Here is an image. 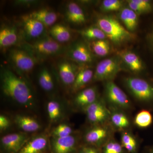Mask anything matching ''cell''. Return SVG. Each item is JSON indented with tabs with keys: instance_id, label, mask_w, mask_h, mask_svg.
Listing matches in <instances>:
<instances>
[{
	"instance_id": "obj_4",
	"label": "cell",
	"mask_w": 153,
	"mask_h": 153,
	"mask_svg": "<svg viewBox=\"0 0 153 153\" xmlns=\"http://www.w3.org/2000/svg\"><path fill=\"white\" fill-rule=\"evenodd\" d=\"M126 87L136 99L142 102H153V85L141 78L129 77L124 80Z\"/></svg>"
},
{
	"instance_id": "obj_2",
	"label": "cell",
	"mask_w": 153,
	"mask_h": 153,
	"mask_svg": "<svg viewBox=\"0 0 153 153\" xmlns=\"http://www.w3.org/2000/svg\"><path fill=\"white\" fill-rule=\"evenodd\" d=\"M97 26L101 29L111 42L116 45H121L134 40L136 36L126 29L118 20L110 16L98 18Z\"/></svg>"
},
{
	"instance_id": "obj_10",
	"label": "cell",
	"mask_w": 153,
	"mask_h": 153,
	"mask_svg": "<svg viewBox=\"0 0 153 153\" xmlns=\"http://www.w3.org/2000/svg\"><path fill=\"white\" fill-rule=\"evenodd\" d=\"M67 56L73 61L82 64L91 63L93 54L89 46L82 42H76L68 49Z\"/></svg>"
},
{
	"instance_id": "obj_1",
	"label": "cell",
	"mask_w": 153,
	"mask_h": 153,
	"mask_svg": "<svg viewBox=\"0 0 153 153\" xmlns=\"http://www.w3.org/2000/svg\"><path fill=\"white\" fill-rule=\"evenodd\" d=\"M1 84L4 93L18 104L26 108H32L35 100L27 83L13 72L2 67L1 70Z\"/></svg>"
},
{
	"instance_id": "obj_37",
	"label": "cell",
	"mask_w": 153,
	"mask_h": 153,
	"mask_svg": "<svg viewBox=\"0 0 153 153\" xmlns=\"http://www.w3.org/2000/svg\"><path fill=\"white\" fill-rule=\"evenodd\" d=\"M38 1H32V0H26V1H23V0H19V1H16L14 2V4L16 6H22V7H30V6H33L34 5L36 4L38 2Z\"/></svg>"
},
{
	"instance_id": "obj_20",
	"label": "cell",
	"mask_w": 153,
	"mask_h": 153,
	"mask_svg": "<svg viewBox=\"0 0 153 153\" xmlns=\"http://www.w3.org/2000/svg\"><path fill=\"white\" fill-rule=\"evenodd\" d=\"M29 15L30 17L41 22L47 27H52L55 25L58 19V16L55 12L46 9L33 11Z\"/></svg>"
},
{
	"instance_id": "obj_7",
	"label": "cell",
	"mask_w": 153,
	"mask_h": 153,
	"mask_svg": "<svg viewBox=\"0 0 153 153\" xmlns=\"http://www.w3.org/2000/svg\"><path fill=\"white\" fill-rule=\"evenodd\" d=\"M10 61L19 71L29 73L36 66V57L29 52L23 49H12L9 53Z\"/></svg>"
},
{
	"instance_id": "obj_36",
	"label": "cell",
	"mask_w": 153,
	"mask_h": 153,
	"mask_svg": "<svg viewBox=\"0 0 153 153\" xmlns=\"http://www.w3.org/2000/svg\"><path fill=\"white\" fill-rule=\"evenodd\" d=\"M10 121L9 119L4 115L0 116V129L1 131L6 130L10 126Z\"/></svg>"
},
{
	"instance_id": "obj_28",
	"label": "cell",
	"mask_w": 153,
	"mask_h": 153,
	"mask_svg": "<svg viewBox=\"0 0 153 153\" xmlns=\"http://www.w3.org/2000/svg\"><path fill=\"white\" fill-rule=\"evenodd\" d=\"M78 33L83 37L91 41L104 40L106 36L103 31L97 26L90 27L78 31Z\"/></svg>"
},
{
	"instance_id": "obj_5",
	"label": "cell",
	"mask_w": 153,
	"mask_h": 153,
	"mask_svg": "<svg viewBox=\"0 0 153 153\" xmlns=\"http://www.w3.org/2000/svg\"><path fill=\"white\" fill-rule=\"evenodd\" d=\"M28 47L36 55L42 57H49L60 55L64 51L62 44L53 39L51 36L41 37Z\"/></svg>"
},
{
	"instance_id": "obj_30",
	"label": "cell",
	"mask_w": 153,
	"mask_h": 153,
	"mask_svg": "<svg viewBox=\"0 0 153 153\" xmlns=\"http://www.w3.org/2000/svg\"><path fill=\"white\" fill-rule=\"evenodd\" d=\"M153 121L152 116L149 111L144 110L141 111L135 117L136 125L141 128H146L151 125Z\"/></svg>"
},
{
	"instance_id": "obj_15",
	"label": "cell",
	"mask_w": 153,
	"mask_h": 153,
	"mask_svg": "<svg viewBox=\"0 0 153 153\" xmlns=\"http://www.w3.org/2000/svg\"><path fill=\"white\" fill-rule=\"evenodd\" d=\"M49 148L48 137L41 134L28 140L18 153H46Z\"/></svg>"
},
{
	"instance_id": "obj_12",
	"label": "cell",
	"mask_w": 153,
	"mask_h": 153,
	"mask_svg": "<svg viewBox=\"0 0 153 153\" xmlns=\"http://www.w3.org/2000/svg\"><path fill=\"white\" fill-rule=\"evenodd\" d=\"M77 139L74 136L63 138H52L50 143L52 153H75Z\"/></svg>"
},
{
	"instance_id": "obj_22",
	"label": "cell",
	"mask_w": 153,
	"mask_h": 153,
	"mask_svg": "<svg viewBox=\"0 0 153 153\" xmlns=\"http://www.w3.org/2000/svg\"><path fill=\"white\" fill-rule=\"evenodd\" d=\"M138 15L129 7L123 8L120 13V18L127 30L131 32L137 29L138 24Z\"/></svg>"
},
{
	"instance_id": "obj_18",
	"label": "cell",
	"mask_w": 153,
	"mask_h": 153,
	"mask_svg": "<svg viewBox=\"0 0 153 153\" xmlns=\"http://www.w3.org/2000/svg\"><path fill=\"white\" fill-rule=\"evenodd\" d=\"M66 16L68 22L74 25H82L86 22L85 14L82 9L74 2H70L66 5Z\"/></svg>"
},
{
	"instance_id": "obj_32",
	"label": "cell",
	"mask_w": 153,
	"mask_h": 153,
	"mask_svg": "<svg viewBox=\"0 0 153 153\" xmlns=\"http://www.w3.org/2000/svg\"><path fill=\"white\" fill-rule=\"evenodd\" d=\"M73 130L70 126L66 124H60L56 126L52 131L54 138L66 137L72 135Z\"/></svg>"
},
{
	"instance_id": "obj_34",
	"label": "cell",
	"mask_w": 153,
	"mask_h": 153,
	"mask_svg": "<svg viewBox=\"0 0 153 153\" xmlns=\"http://www.w3.org/2000/svg\"><path fill=\"white\" fill-rule=\"evenodd\" d=\"M123 147L120 144L114 140H111L105 146L102 153H123Z\"/></svg>"
},
{
	"instance_id": "obj_35",
	"label": "cell",
	"mask_w": 153,
	"mask_h": 153,
	"mask_svg": "<svg viewBox=\"0 0 153 153\" xmlns=\"http://www.w3.org/2000/svg\"><path fill=\"white\" fill-rule=\"evenodd\" d=\"M133 2L139 6L144 11L145 13H149L152 10L153 5L152 3L148 0H132Z\"/></svg>"
},
{
	"instance_id": "obj_25",
	"label": "cell",
	"mask_w": 153,
	"mask_h": 153,
	"mask_svg": "<svg viewBox=\"0 0 153 153\" xmlns=\"http://www.w3.org/2000/svg\"><path fill=\"white\" fill-rule=\"evenodd\" d=\"M88 46L92 53L99 57H105L110 52V46L106 39L91 41Z\"/></svg>"
},
{
	"instance_id": "obj_21",
	"label": "cell",
	"mask_w": 153,
	"mask_h": 153,
	"mask_svg": "<svg viewBox=\"0 0 153 153\" xmlns=\"http://www.w3.org/2000/svg\"><path fill=\"white\" fill-rule=\"evenodd\" d=\"M14 121L20 129L25 132H34L41 128V125L34 119L28 116L17 115Z\"/></svg>"
},
{
	"instance_id": "obj_29",
	"label": "cell",
	"mask_w": 153,
	"mask_h": 153,
	"mask_svg": "<svg viewBox=\"0 0 153 153\" xmlns=\"http://www.w3.org/2000/svg\"><path fill=\"white\" fill-rule=\"evenodd\" d=\"M47 111L49 119L53 122L58 120L62 115L61 105L56 100H51L48 102L47 104Z\"/></svg>"
},
{
	"instance_id": "obj_33",
	"label": "cell",
	"mask_w": 153,
	"mask_h": 153,
	"mask_svg": "<svg viewBox=\"0 0 153 153\" xmlns=\"http://www.w3.org/2000/svg\"><path fill=\"white\" fill-rule=\"evenodd\" d=\"M123 1L120 0H104L102 1L101 9L105 12L117 11L122 9Z\"/></svg>"
},
{
	"instance_id": "obj_14",
	"label": "cell",
	"mask_w": 153,
	"mask_h": 153,
	"mask_svg": "<svg viewBox=\"0 0 153 153\" xmlns=\"http://www.w3.org/2000/svg\"><path fill=\"white\" fill-rule=\"evenodd\" d=\"M58 74L64 85L72 86L79 69L76 64L68 60H63L57 65Z\"/></svg>"
},
{
	"instance_id": "obj_26",
	"label": "cell",
	"mask_w": 153,
	"mask_h": 153,
	"mask_svg": "<svg viewBox=\"0 0 153 153\" xmlns=\"http://www.w3.org/2000/svg\"><path fill=\"white\" fill-rule=\"evenodd\" d=\"M112 112H110L111 120L115 127L118 129L123 130L127 128L130 125L128 117L123 113L114 108Z\"/></svg>"
},
{
	"instance_id": "obj_11",
	"label": "cell",
	"mask_w": 153,
	"mask_h": 153,
	"mask_svg": "<svg viewBox=\"0 0 153 153\" xmlns=\"http://www.w3.org/2000/svg\"><path fill=\"white\" fill-rule=\"evenodd\" d=\"M110 132L108 126L103 124L95 125L85 133L84 140L87 144L91 146H99L106 141Z\"/></svg>"
},
{
	"instance_id": "obj_24",
	"label": "cell",
	"mask_w": 153,
	"mask_h": 153,
	"mask_svg": "<svg viewBox=\"0 0 153 153\" xmlns=\"http://www.w3.org/2000/svg\"><path fill=\"white\" fill-rule=\"evenodd\" d=\"M94 72L90 68H83L80 69L76 75L72 85L73 92H76L82 89L93 79Z\"/></svg>"
},
{
	"instance_id": "obj_39",
	"label": "cell",
	"mask_w": 153,
	"mask_h": 153,
	"mask_svg": "<svg viewBox=\"0 0 153 153\" xmlns=\"http://www.w3.org/2000/svg\"><path fill=\"white\" fill-rule=\"evenodd\" d=\"M148 39L149 40L150 46L151 48H152V49L153 51V30L149 34V36H148Z\"/></svg>"
},
{
	"instance_id": "obj_9",
	"label": "cell",
	"mask_w": 153,
	"mask_h": 153,
	"mask_svg": "<svg viewBox=\"0 0 153 153\" xmlns=\"http://www.w3.org/2000/svg\"><path fill=\"white\" fill-rule=\"evenodd\" d=\"M29 139L24 133L8 134L1 138V145L7 153H18Z\"/></svg>"
},
{
	"instance_id": "obj_17",
	"label": "cell",
	"mask_w": 153,
	"mask_h": 153,
	"mask_svg": "<svg viewBox=\"0 0 153 153\" xmlns=\"http://www.w3.org/2000/svg\"><path fill=\"white\" fill-rule=\"evenodd\" d=\"M98 94L95 87H89L79 91L74 99L75 105L82 109L98 100Z\"/></svg>"
},
{
	"instance_id": "obj_40",
	"label": "cell",
	"mask_w": 153,
	"mask_h": 153,
	"mask_svg": "<svg viewBox=\"0 0 153 153\" xmlns=\"http://www.w3.org/2000/svg\"><path fill=\"white\" fill-rule=\"evenodd\" d=\"M152 153H153V151H152Z\"/></svg>"
},
{
	"instance_id": "obj_6",
	"label": "cell",
	"mask_w": 153,
	"mask_h": 153,
	"mask_svg": "<svg viewBox=\"0 0 153 153\" xmlns=\"http://www.w3.org/2000/svg\"><path fill=\"white\" fill-rule=\"evenodd\" d=\"M105 88L107 100L113 108L123 109L130 108V101L127 96L114 82L106 81Z\"/></svg>"
},
{
	"instance_id": "obj_31",
	"label": "cell",
	"mask_w": 153,
	"mask_h": 153,
	"mask_svg": "<svg viewBox=\"0 0 153 153\" xmlns=\"http://www.w3.org/2000/svg\"><path fill=\"white\" fill-rule=\"evenodd\" d=\"M121 142L123 146L131 153H135L136 151L137 143L134 137L128 132L122 134Z\"/></svg>"
},
{
	"instance_id": "obj_23",
	"label": "cell",
	"mask_w": 153,
	"mask_h": 153,
	"mask_svg": "<svg viewBox=\"0 0 153 153\" xmlns=\"http://www.w3.org/2000/svg\"><path fill=\"white\" fill-rule=\"evenodd\" d=\"M50 36L60 44L66 43L71 40V33L66 26L61 24H56L49 30Z\"/></svg>"
},
{
	"instance_id": "obj_38",
	"label": "cell",
	"mask_w": 153,
	"mask_h": 153,
	"mask_svg": "<svg viewBox=\"0 0 153 153\" xmlns=\"http://www.w3.org/2000/svg\"><path fill=\"white\" fill-rule=\"evenodd\" d=\"M78 153H99L96 148L94 146H85L79 150Z\"/></svg>"
},
{
	"instance_id": "obj_16",
	"label": "cell",
	"mask_w": 153,
	"mask_h": 153,
	"mask_svg": "<svg viewBox=\"0 0 153 153\" xmlns=\"http://www.w3.org/2000/svg\"><path fill=\"white\" fill-rule=\"evenodd\" d=\"M119 56L123 63L131 71L138 73L143 71L144 68L142 60L134 52L129 50H123L118 52Z\"/></svg>"
},
{
	"instance_id": "obj_27",
	"label": "cell",
	"mask_w": 153,
	"mask_h": 153,
	"mask_svg": "<svg viewBox=\"0 0 153 153\" xmlns=\"http://www.w3.org/2000/svg\"><path fill=\"white\" fill-rule=\"evenodd\" d=\"M38 82L41 88L46 92H51L55 87L52 74L47 68L41 69L38 77Z\"/></svg>"
},
{
	"instance_id": "obj_19",
	"label": "cell",
	"mask_w": 153,
	"mask_h": 153,
	"mask_svg": "<svg viewBox=\"0 0 153 153\" xmlns=\"http://www.w3.org/2000/svg\"><path fill=\"white\" fill-rule=\"evenodd\" d=\"M19 40L16 29L11 26H6L0 30V47L6 49L17 44Z\"/></svg>"
},
{
	"instance_id": "obj_13",
	"label": "cell",
	"mask_w": 153,
	"mask_h": 153,
	"mask_svg": "<svg viewBox=\"0 0 153 153\" xmlns=\"http://www.w3.org/2000/svg\"><path fill=\"white\" fill-rule=\"evenodd\" d=\"M21 25L25 35L30 38H40L45 30V26L38 20L25 15L21 18Z\"/></svg>"
},
{
	"instance_id": "obj_3",
	"label": "cell",
	"mask_w": 153,
	"mask_h": 153,
	"mask_svg": "<svg viewBox=\"0 0 153 153\" xmlns=\"http://www.w3.org/2000/svg\"><path fill=\"white\" fill-rule=\"evenodd\" d=\"M123 62L119 55L101 60L97 64L94 74L95 81H110L123 69Z\"/></svg>"
},
{
	"instance_id": "obj_8",
	"label": "cell",
	"mask_w": 153,
	"mask_h": 153,
	"mask_svg": "<svg viewBox=\"0 0 153 153\" xmlns=\"http://www.w3.org/2000/svg\"><path fill=\"white\" fill-rule=\"evenodd\" d=\"M83 110L88 121L95 125L103 124L110 117V112L101 100H97Z\"/></svg>"
}]
</instances>
